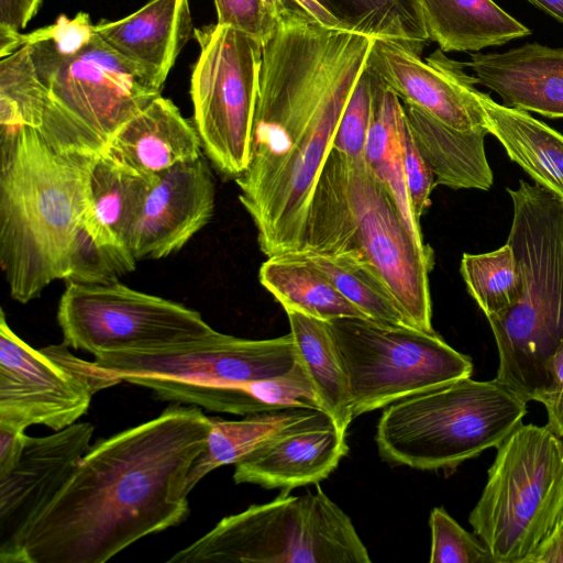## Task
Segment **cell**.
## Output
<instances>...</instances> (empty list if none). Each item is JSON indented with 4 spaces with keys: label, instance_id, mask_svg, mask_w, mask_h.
Segmentation results:
<instances>
[{
    "label": "cell",
    "instance_id": "1",
    "mask_svg": "<svg viewBox=\"0 0 563 563\" xmlns=\"http://www.w3.org/2000/svg\"><path fill=\"white\" fill-rule=\"evenodd\" d=\"M373 41L292 19L262 45L250 161L234 180L267 257L303 247L317 179Z\"/></svg>",
    "mask_w": 563,
    "mask_h": 563
},
{
    "label": "cell",
    "instance_id": "2",
    "mask_svg": "<svg viewBox=\"0 0 563 563\" xmlns=\"http://www.w3.org/2000/svg\"><path fill=\"white\" fill-rule=\"evenodd\" d=\"M210 417L169 406L158 417L90 445L23 534L11 563H104L189 516L187 478Z\"/></svg>",
    "mask_w": 563,
    "mask_h": 563
},
{
    "label": "cell",
    "instance_id": "3",
    "mask_svg": "<svg viewBox=\"0 0 563 563\" xmlns=\"http://www.w3.org/2000/svg\"><path fill=\"white\" fill-rule=\"evenodd\" d=\"M96 156L59 152L33 128L0 140V265L20 303L66 279Z\"/></svg>",
    "mask_w": 563,
    "mask_h": 563
},
{
    "label": "cell",
    "instance_id": "4",
    "mask_svg": "<svg viewBox=\"0 0 563 563\" xmlns=\"http://www.w3.org/2000/svg\"><path fill=\"white\" fill-rule=\"evenodd\" d=\"M298 253L350 255L379 275L406 323L432 332L429 273L434 252L420 247L397 205L365 158L332 148L309 205L305 244Z\"/></svg>",
    "mask_w": 563,
    "mask_h": 563
},
{
    "label": "cell",
    "instance_id": "5",
    "mask_svg": "<svg viewBox=\"0 0 563 563\" xmlns=\"http://www.w3.org/2000/svg\"><path fill=\"white\" fill-rule=\"evenodd\" d=\"M507 191L514 207L507 244L521 292L487 320L498 352L495 378L528 402L547 386V363L563 340V201L526 180Z\"/></svg>",
    "mask_w": 563,
    "mask_h": 563
},
{
    "label": "cell",
    "instance_id": "6",
    "mask_svg": "<svg viewBox=\"0 0 563 563\" xmlns=\"http://www.w3.org/2000/svg\"><path fill=\"white\" fill-rule=\"evenodd\" d=\"M527 404L496 378H462L387 406L375 442L388 463L453 470L496 449L522 423Z\"/></svg>",
    "mask_w": 563,
    "mask_h": 563
},
{
    "label": "cell",
    "instance_id": "7",
    "mask_svg": "<svg viewBox=\"0 0 563 563\" xmlns=\"http://www.w3.org/2000/svg\"><path fill=\"white\" fill-rule=\"evenodd\" d=\"M252 505L222 518L174 553L168 563H369L350 517L316 484V492Z\"/></svg>",
    "mask_w": 563,
    "mask_h": 563
},
{
    "label": "cell",
    "instance_id": "8",
    "mask_svg": "<svg viewBox=\"0 0 563 563\" xmlns=\"http://www.w3.org/2000/svg\"><path fill=\"white\" fill-rule=\"evenodd\" d=\"M496 450L468 522L494 563H526L563 515V442L521 423Z\"/></svg>",
    "mask_w": 563,
    "mask_h": 563
},
{
    "label": "cell",
    "instance_id": "9",
    "mask_svg": "<svg viewBox=\"0 0 563 563\" xmlns=\"http://www.w3.org/2000/svg\"><path fill=\"white\" fill-rule=\"evenodd\" d=\"M32 56L48 90L37 131L59 152L101 155L114 133L161 96L97 33L69 56Z\"/></svg>",
    "mask_w": 563,
    "mask_h": 563
},
{
    "label": "cell",
    "instance_id": "10",
    "mask_svg": "<svg viewBox=\"0 0 563 563\" xmlns=\"http://www.w3.org/2000/svg\"><path fill=\"white\" fill-rule=\"evenodd\" d=\"M328 323L347 374L354 418L473 373L471 357L435 331L361 318Z\"/></svg>",
    "mask_w": 563,
    "mask_h": 563
},
{
    "label": "cell",
    "instance_id": "11",
    "mask_svg": "<svg viewBox=\"0 0 563 563\" xmlns=\"http://www.w3.org/2000/svg\"><path fill=\"white\" fill-rule=\"evenodd\" d=\"M66 285L57 309L64 343L93 356L179 349L218 332L198 311L119 280Z\"/></svg>",
    "mask_w": 563,
    "mask_h": 563
},
{
    "label": "cell",
    "instance_id": "12",
    "mask_svg": "<svg viewBox=\"0 0 563 563\" xmlns=\"http://www.w3.org/2000/svg\"><path fill=\"white\" fill-rule=\"evenodd\" d=\"M199 56L190 79L202 151L233 180L249 165L262 44L218 23L195 27Z\"/></svg>",
    "mask_w": 563,
    "mask_h": 563
},
{
    "label": "cell",
    "instance_id": "13",
    "mask_svg": "<svg viewBox=\"0 0 563 563\" xmlns=\"http://www.w3.org/2000/svg\"><path fill=\"white\" fill-rule=\"evenodd\" d=\"M65 343L35 350L0 316V428L59 431L76 423L103 385Z\"/></svg>",
    "mask_w": 563,
    "mask_h": 563
},
{
    "label": "cell",
    "instance_id": "14",
    "mask_svg": "<svg viewBox=\"0 0 563 563\" xmlns=\"http://www.w3.org/2000/svg\"><path fill=\"white\" fill-rule=\"evenodd\" d=\"M299 352L292 334L263 340L217 332L184 347L161 352H119L95 356L93 372L115 385L126 376L153 375L181 382L224 385L267 379L289 372Z\"/></svg>",
    "mask_w": 563,
    "mask_h": 563
},
{
    "label": "cell",
    "instance_id": "15",
    "mask_svg": "<svg viewBox=\"0 0 563 563\" xmlns=\"http://www.w3.org/2000/svg\"><path fill=\"white\" fill-rule=\"evenodd\" d=\"M95 427L76 422L29 437L16 465L0 477V562L11 563L25 531L67 483L90 448Z\"/></svg>",
    "mask_w": 563,
    "mask_h": 563
},
{
    "label": "cell",
    "instance_id": "16",
    "mask_svg": "<svg viewBox=\"0 0 563 563\" xmlns=\"http://www.w3.org/2000/svg\"><path fill=\"white\" fill-rule=\"evenodd\" d=\"M367 66L402 102L455 130H486L475 97L476 78L440 48L422 60L421 54L396 41L376 38Z\"/></svg>",
    "mask_w": 563,
    "mask_h": 563
},
{
    "label": "cell",
    "instance_id": "17",
    "mask_svg": "<svg viewBox=\"0 0 563 563\" xmlns=\"http://www.w3.org/2000/svg\"><path fill=\"white\" fill-rule=\"evenodd\" d=\"M213 210L214 179L203 154L145 178L130 251L136 261L178 252L211 220Z\"/></svg>",
    "mask_w": 563,
    "mask_h": 563
},
{
    "label": "cell",
    "instance_id": "18",
    "mask_svg": "<svg viewBox=\"0 0 563 563\" xmlns=\"http://www.w3.org/2000/svg\"><path fill=\"white\" fill-rule=\"evenodd\" d=\"M194 31L189 0H150L120 20L95 24L102 41L159 93Z\"/></svg>",
    "mask_w": 563,
    "mask_h": 563
},
{
    "label": "cell",
    "instance_id": "19",
    "mask_svg": "<svg viewBox=\"0 0 563 563\" xmlns=\"http://www.w3.org/2000/svg\"><path fill=\"white\" fill-rule=\"evenodd\" d=\"M122 380L148 388L162 400L198 406L214 412L250 416L292 408L324 412L300 355L289 372L274 378L245 383L206 385L153 375H132Z\"/></svg>",
    "mask_w": 563,
    "mask_h": 563
},
{
    "label": "cell",
    "instance_id": "20",
    "mask_svg": "<svg viewBox=\"0 0 563 563\" xmlns=\"http://www.w3.org/2000/svg\"><path fill=\"white\" fill-rule=\"evenodd\" d=\"M331 418L286 432L235 464L236 484L291 490L327 478L349 453Z\"/></svg>",
    "mask_w": 563,
    "mask_h": 563
},
{
    "label": "cell",
    "instance_id": "21",
    "mask_svg": "<svg viewBox=\"0 0 563 563\" xmlns=\"http://www.w3.org/2000/svg\"><path fill=\"white\" fill-rule=\"evenodd\" d=\"M465 66L503 104L563 119V47L529 43L504 53H473Z\"/></svg>",
    "mask_w": 563,
    "mask_h": 563
},
{
    "label": "cell",
    "instance_id": "22",
    "mask_svg": "<svg viewBox=\"0 0 563 563\" xmlns=\"http://www.w3.org/2000/svg\"><path fill=\"white\" fill-rule=\"evenodd\" d=\"M102 155L130 174L148 178L198 158L202 144L194 121L158 96L114 133Z\"/></svg>",
    "mask_w": 563,
    "mask_h": 563
},
{
    "label": "cell",
    "instance_id": "23",
    "mask_svg": "<svg viewBox=\"0 0 563 563\" xmlns=\"http://www.w3.org/2000/svg\"><path fill=\"white\" fill-rule=\"evenodd\" d=\"M485 129L540 187L563 201V134L528 112L500 104L475 89Z\"/></svg>",
    "mask_w": 563,
    "mask_h": 563
},
{
    "label": "cell",
    "instance_id": "24",
    "mask_svg": "<svg viewBox=\"0 0 563 563\" xmlns=\"http://www.w3.org/2000/svg\"><path fill=\"white\" fill-rule=\"evenodd\" d=\"M402 104L410 133L434 175L435 186L479 190L493 186L484 144L487 130H455L415 106Z\"/></svg>",
    "mask_w": 563,
    "mask_h": 563
},
{
    "label": "cell",
    "instance_id": "25",
    "mask_svg": "<svg viewBox=\"0 0 563 563\" xmlns=\"http://www.w3.org/2000/svg\"><path fill=\"white\" fill-rule=\"evenodd\" d=\"M429 40L442 52H478L531 31L493 0H419Z\"/></svg>",
    "mask_w": 563,
    "mask_h": 563
},
{
    "label": "cell",
    "instance_id": "26",
    "mask_svg": "<svg viewBox=\"0 0 563 563\" xmlns=\"http://www.w3.org/2000/svg\"><path fill=\"white\" fill-rule=\"evenodd\" d=\"M329 418L323 411L305 408L250 415L242 420L210 417L211 428L206 449L192 463L188 474V494L213 470L235 465L275 438Z\"/></svg>",
    "mask_w": 563,
    "mask_h": 563
},
{
    "label": "cell",
    "instance_id": "27",
    "mask_svg": "<svg viewBox=\"0 0 563 563\" xmlns=\"http://www.w3.org/2000/svg\"><path fill=\"white\" fill-rule=\"evenodd\" d=\"M405 126L406 115L402 101L378 79L364 158L395 200L413 240L420 247L428 249L429 245L423 243L420 221L412 211L406 185L404 170Z\"/></svg>",
    "mask_w": 563,
    "mask_h": 563
},
{
    "label": "cell",
    "instance_id": "28",
    "mask_svg": "<svg viewBox=\"0 0 563 563\" xmlns=\"http://www.w3.org/2000/svg\"><path fill=\"white\" fill-rule=\"evenodd\" d=\"M144 188L145 178L130 174L102 154L95 157L81 223L98 245L130 250L129 235Z\"/></svg>",
    "mask_w": 563,
    "mask_h": 563
},
{
    "label": "cell",
    "instance_id": "29",
    "mask_svg": "<svg viewBox=\"0 0 563 563\" xmlns=\"http://www.w3.org/2000/svg\"><path fill=\"white\" fill-rule=\"evenodd\" d=\"M258 279L286 312L298 311L324 321L368 319L323 272L300 255L267 257L260 267Z\"/></svg>",
    "mask_w": 563,
    "mask_h": 563
},
{
    "label": "cell",
    "instance_id": "30",
    "mask_svg": "<svg viewBox=\"0 0 563 563\" xmlns=\"http://www.w3.org/2000/svg\"><path fill=\"white\" fill-rule=\"evenodd\" d=\"M290 333L322 402L323 410L343 432L354 419L347 374L328 321L287 311Z\"/></svg>",
    "mask_w": 563,
    "mask_h": 563
},
{
    "label": "cell",
    "instance_id": "31",
    "mask_svg": "<svg viewBox=\"0 0 563 563\" xmlns=\"http://www.w3.org/2000/svg\"><path fill=\"white\" fill-rule=\"evenodd\" d=\"M339 27L421 54L430 42L419 0H314Z\"/></svg>",
    "mask_w": 563,
    "mask_h": 563
},
{
    "label": "cell",
    "instance_id": "32",
    "mask_svg": "<svg viewBox=\"0 0 563 563\" xmlns=\"http://www.w3.org/2000/svg\"><path fill=\"white\" fill-rule=\"evenodd\" d=\"M48 90L25 44L0 62V140L24 128L38 130Z\"/></svg>",
    "mask_w": 563,
    "mask_h": 563
},
{
    "label": "cell",
    "instance_id": "33",
    "mask_svg": "<svg viewBox=\"0 0 563 563\" xmlns=\"http://www.w3.org/2000/svg\"><path fill=\"white\" fill-rule=\"evenodd\" d=\"M291 254L300 255L323 272L334 287L368 319L408 325L388 288L369 264L350 255Z\"/></svg>",
    "mask_w": 563,
    "mask_h": 563
},
{
    "label": "cell",
    "instance_id": "34",
    "mask_svg": "<svg viewBox=\"0 0 563 563\" xmlns=\"http://www.w3.org/2000/svg\"><path fill=\"white\" fill-rule=\"evenodd\" d=\"M460 271L470 295L487 319L505 313L519 300L520 278L507 243L488 253H464Z\"/></svg>",
    "mask_w": 563,
    "mask_h": 563
},
{
    "label": "cell",
    "instance_id": "35",
    "mask_svg": "<svg viewBox=\"0 0 563 563\" xmlns=\"http://www.w3.org/2000/svg\"><path fill=\"white\" fill-rule=\"evenodd\" d=\"M130 250L98 245L79 225L71 250L66 283L108 284L135 268Z\"/></svg>",
    "mask_w": 563,
    "mask_h": 563
},
{
    "label": "cell",
    "instance_id": "36",
    "mask_svg": "<svg viewBox=\"0 0 563 563\" xmlns=\"http://www.w3.org/2000/svg\"><path fill=\"white\" fill-rule=\"evenodd\" d=\"M377 80L366 64L339 122L333 150L349 158L364 157Z\"/></svg>",
    "mask_w": 563,
    "mask_h": 563
},
{
    "label": "cell",
    "instance_id": "37",
    "mask_svg": "<svg viewBox=\"0 0 563 563\" xmlns=\"http://www.w3.org/2000/svg\"><path fill=\"white\" fill-rule=\"evenodd\" d=\"M431 563H494L484 542L460 526L442 507L431 510Z\"/></svg>",
    "mask_w": 563,
    "mask_h": 563
},
{
    "label": "cell",
    "instance_id": "38",
    "mask_svg": "<svg viewBox=\"0 0 563 563\" xmlns=\"http://www.w3.org/2000/svg\"><path fill=\"white\" fill-rule=\"evenodd\" d=\"M217 23L243 32L262 45L279 25V19L264 0H213Z\"/></svg>",
    "mask_w": 563,
    "mask_h": 563
},
{
    "label": "cell",
    "instance_id": "39",
    "mask_svg": "<svg viewBox=\"0 0 563 563\" xmlns=\"http://www.w3.org/2000/svg\"><path fill=\"white\" fill-rule=\"evenodd\" d=\"M404 170L407 190L416 218H420L430 207V194L435 187L434 175L417 147L407 124L404 131Z\"/></svg>",
    "mask_w": 563,
    "mask_h": 563
},
{
    "label": "cell",
    "instance_id": "40",
    "mask_svg": "<svg viewBox=\"0 0 563 563\" xmlns=\"http://www.w3.org/2000/svg\"><path fill=\"white\" fill-rule=\"evenodd\" d=\"M43 0H0V56L20 48L19 36L36 14Z\"/></svg>",
    "mask_w": 563,
    "mask_h": 563
},
{
    "label": "cell",
    "instance_id": "41",
    "mask_svg": "<svg viewBox=\"0 0 563 563\" xmlns=\"http://www.w3.org/2000/svg\"><path fill=\"white\" fill-rule=\"evenodd\" d=\"M548 384L533 400L541 402L548 415L547 426L563 438V340L547 363Z\"/></svg>",
    "mask_w": 563,
    "mask_h": 563
},
{
    "label": "cell",
    "instance_id": "42",
    "mask_svg": "<svg viewBox=\"0 0 563 563\" xmlns=\"http://www.w3.org/2000/svg\"><path fill=\"white\" fill-rule=\"evenodd\" d=\"M279 19H308L323 25L339 27L338 23L314 0H264Z\"/></svg>",
    "mask_w": 563,
    "mask_h": 563
},
{
    "label": "cell",
    "instance_id": "43",
    "mask_svg": "<svg viewBox=\"0 0 563 563\" xmlns=\"http://www.w3.org/2000/svg\"><path fill=\"white\" fill-rule=\"evenodd\" d=\"M26 439L24 431L0 428V477L7 475L16 465Z\"/></svg>",
    "mask_w": 563,
    "mask_h": 563
},
{
    "label": "cell",
    "instance_id": "44",
    "mask_svg": "<svg viewBox=\"0 0 563 563\" xmlns=\"http://www.w3.org/2000/svg\"><path fill=\"white\" fill-rule=\"evenodd\" d=\"M526 563H563V515Z\"/></svg>",
    "mask_w": 563,
    "mask_h": 563
},
{
    "label": "cell",
    "instance_id": "45",
    "mask_svg": "<svg viewBox=\"0 0 563 563\" xmlns=\"http://www.w3.org/2000/svg\"><path fill=\"white\" fill-rule=\"evenodd\" d=\"M534 7L563 23V0H528Z\"/></svg>",
    "mask_w": 563,
    "mask_h": 563
}]
</instances>
